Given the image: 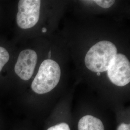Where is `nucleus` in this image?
I'll use <instances>...</instances> for the list:
<instances>
[{"mask_svg":"<svg viewBox=\"0 0 130 130\" xmlns=\"http://www.w3.org/2000/svg\"><path fill=\"white\" fill-rule=\"evenodd\" d=\"M37 62L36 52L25 49L21 52L14 67L15 73L24 80H28L32 76Z\"/></svg>","mask_w":130,"mask_h":130,"instance_id":"5","label":"nucleus"},{"mask_svg":"<svg viewBox=\"0 0 130 130\" xmlns=\"http://www.w3.org/2000/svg\"><path fill=\"white\" fill-rule=\"evenodd\" d=\"M115 45L109 41L98 42L92 47L85 57V64L89 70L94 72H102L108 70L116 55Z\"/></svg>","mask_w":130,"mask_h":130,"instance_id":"1","label":"nucleus"},{"mask_svg":"<svg viewBox=\"0 0 130 130\" xmlns=\"http://www.w3.org/2000/svg\"><path fill=\"white\" fill-rule=\"evenodd\" d=\"M41 1L20 0L18 4L17 23L22 29L33 27L39 19Z\"/></svg>","mask_w":130,"mask_h":130,"instance_id":"3","label":"nucleus"},{"mask_svg":"<svg viewBox=\"0 0 130 130\" xmlns=\"http://www.w3.org/2000/svg\"><path fill=\"white\" fill-rule=\"evenodd\" d=\"M47 130H70L68 124L66 123H61L50 127Z\"/></svg>","mask_w":130,"mask_h":130,"instance_id":"9","label":"nucleus"},{"mask_svg":"<svg viewBox=\"0 0 130 130\" xmlns=\"http://www.w3.org/2000/svg\"><path fill=\"white\" fill-rule=\"evenodd\" d=\"M96 4H97L99 6L103 8H108L110 7L112 5L115 3V1H110V0H96L94 1Z\"/></svg>","mask_w":130,"mask_h":130,"instance_id":"8","label":"nucleus"},{"mask_svg":"<svg viewBox=\"0 0 130 130\" xmlns=\"http://www.w3.org/2000/svg\"><path fill=\"white\" fill-rule=\"evenodd\" d=\"M110 81L118 86H124L130 83V61L125 55L117 54L107 70Z\"/></svg>","mask_w":130,"mask_h":130,"instance_id":"4","label":"nucleus"},{"mask_svg":"<svg viewBox=\"0 0 130 130\" xmlns=\"http://www.w3.org/2000/svg\"><path fill=\"white\" fill-rule=\"evenodd\" d=\"M97 74H98V76H100V73L98 72V73H97Z\"/></svg>","mask_w":130,"mask_h":130,"instance_id":"13","label":"nucleus"},{"mask_svg":"<svg viewBox=\"0 0 130 130\" xmlns=\"http://www.w3.org/2000/svg\"><path fill=\"white\" fill-rule=\"evenodd\" d=\"M9 54L6 49L0 46V72L9 61Z\"/></svg>","mask_w":130,"mask_h":130,"instance_id":"7","label":"nucleus"},{"mask_svg":"<svg viewBox=\"0 0 130 130\" xmlns=\"http://www.w3.org/2000/svg\"><path fill=\"white\" fill-rule=\"evenodd\" d=\"M47 31V29L45 28H42V32L43 33H45Z\"/></svg>","mask_w":130,"mask_h":130,"instance_id":"11","label":"nucleus"},{"mask_svg":"<svg viewBox=\"0 0 130 130\" xmlns=\"http://www.w3.org/2000/svg\"><path fill=\"white\" fill-rule=\"evenodd\" d=\"M51 51H50L49 53V58H50V56H51Z\"/></svg>","mask_w":130,"mask_h":130,"instance_id":"12","label":"nucleus"},{"mask_svg":"<svg viewBox=\"0 0 130 130\" xmlns=\"http://www.w3.org/2000/svg\"><path fill=\"white\" fill-rule=\"evenodd\" d=\"M78 130H105L101 121L92 115L82 117L78 123Z\"/></svg>","mask_w":130,"mask_h":130,"instance_id":"6","label":"nucleus"},{"mask_svg":"<svg viewBox=\"0 0 130 130\" xmlns=\"http://www.w3.org/2000/svg\"><path fill=\"white\" fill-rule=\"evenodd\" d=\"M117 130H130V125L122 123L118 127Z\"/></svg>","mask_w":130,"mask_h":130,"instance_id":"10","label":"nucleus"},{"mask_svg":"<svg viewBox=\"0 0 130 130\" xmlns=\"http://www.w3.org/2000/svg\"><path fill=\"white\" fill-rule=\"evenodd\" d=\"M61 77L60 66L51 59L43 61L31 84L35 93L42 94L48 93L58 84Z\"/></svg>","mask_w":130,"mask_h":130,"instance_id":"2","label":"nucleus"}]
</instances>
